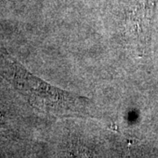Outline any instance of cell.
<instances>
[{
	"label": "cell",
	"mask_w": 158,
	"mask_h": 158,
	"mask_svg": "<svg viewBox=\"0 0 158 158\" xmlns=\"http://www.w3.org/2000/svg\"><path fill=\"white\" fill-rule=\"evenodd\" d=\"M0 74L44 113L59 118L100 117L99 109L90 98L51 85L27 71L11 56L0 53Z\"/></svg>",
	"instance_id": "1"
},
{
	"label": "cell",
	"mask_w": 158,
	"mask_h": 158,
	"mask_svg": "<svg viewBox=\"0 0 158 158\" xmlns=\"http://www.w3.org/2000/svg\"><path fill=\"white\" fill-rule=\"evenodd\" d=\"M156 0H136L126 18L127 39L138 56H142L150 42Z\"/></svg>",
	"instance_id": "2"
}]
</instances>
